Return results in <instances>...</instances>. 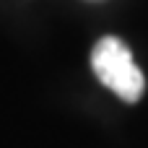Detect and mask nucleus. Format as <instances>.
I'll return each instance as SVG.
<instances>
[{
    "label": "nucleus",
    "instance_id": "obj_1",
    "mask_svg": "<svg viewBox=\"0 0 148 148\" xmlns=\"http://www.w3.org/2000/svg\"><path fill=\"white\" fill-rule=\"evenodd\" d=\"M91 68L96 78L127 104H135L146 91V78L135 65L130 47L117 36H104L96 42L91 52Z\"/></svg>",
    "mask_w": 148,
    "mask_h": 148
}]
</instances>
